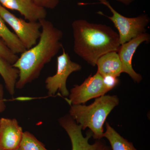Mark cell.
<instances>
[{
  "label": "cell",
  "instance_id": "cell-1",
  "mask_svg": "<svg viewBox=\"0 0 150 150\" xmlns=\"http://www.w3.org/2000/svg\"><path fill=\"white\" fill-rule=\"evenodd\" d=\"M41 35L38 43L26 50L13 66L19 71L16 88L21 89L39 77L42 69L63 48V33L46 18L39 21Z\"/></svg>",
  "mask_w": 150,
  "mask_h": 150
},
{
  "label": "cell",
  "instance_id": "cell-2",
  "mask_svg": "<svg viewBox=\"0 0 150 150\" xmlns=\"http://www.w3.org/2000/svg\"><path fill=\"white\" fill-rule=\"evenodd\" d=\"M72 28L75 54L93 67L100 56L118 52L121 46L118 33L106 25L79 19L73 22Z\"/></svg>",
  "mask_w": 150,
  "mask_h": 150
},
{
  "label": "cell",
  "instance_id": "cell-3",
  "mask_svg": "<svg viewBox=\"0 0 150 150\" xmlns=\"http://www.w3.org/2000/svg\"><path fill=\"white\" fill-rule=\"evenodd\" d=\"M117 96L103 95L96 98L92 104L71 105L69 115L82 130L89 128L96 140L103 137V125L108 116L119 104Z\"/></svg>",
  "mask_w": 150,
  "mask_h": 150
},
{
  "label": "cell",
  "instance_id": "cell-4",
  "mask_svg": "<svg viewBox=\"0 0 150 150\" xmlns=\"http://www.w3.org/2000/svg\"><path fill=\"white\" fill-rule=\"evenodd\" d=\"M100 3L106 6L112 13V16H108L99 12L98 13L106 17L113 23L118 30L120 45L144 33L146 27L149 23L150 20L146 15H142L134 18L123 16L116 11L107 0H98Z\"/></svg>",
  "mask_w": 150,
  "mask_h": 150
},
{
  "label": "cell",
  "instance_id": "cell-5",
  "mask_svg": "<svg viewBox=\"0 0 150 150\" xmlns=\"http://www.w3.org/2000/svg\"><path fill=\"white\" fill-rule=\"evenodd\" d=\"M62 49V54L57 57L56 74L46 78L45 81L48 96H54L58 92L62 96H69L70 92L67 88V79L72 73L82 69L79 64L71 60L64 48Z\"/></svg>",
  "mask_w": 150,
  "mask_h": 150
},
{
  "label": "cell",
  "instance_id": "cell-6",
  "mask_svg": "<svg viewBox=\"0 0 150 150\" xmlns=\"http://www.w3.org/2000/svg\"><path fill=\"white\" fill-rule=\"evenodd\" d=\"M0 16L13 29L15 34L27 50L37 43L41 33V25L39 21H25L17 17L1 4Z\"/></svg>",
  "mask_w": 150,
  "mask_h": 150
},
{
  "label": "cell",
  "instance_id": "cell-7",
  "mask_svg": "<svg viewBox=\"0 0 150 150\" xmlns=\"http://www.w3.org/2000/svg\"><path fill=\"white\" fill-rule=\"evenodd\" d=\"M59 124L69 137L72 145V150H111L104 141L96 140L92 144L89 140L92 136L91 131L84 137L81 128L69 115L61 117L59 120Z\"/></svg>",
  "mask_w": 150,
  "mask_h": 150
},
{
  "label": "cell",
  "instance_id": "cell-8",
  "mask_svg": "<svg viewBox=\"0 0 150 150\" xmlns=\"http://www.w3.org/2000/svg\"><path fill=\"white\" fill-rule=\"evenodd\" d=\"M109 92L103 82V76L97 71L89 76L80 85H76L70 91L67 101L71 105L84 104L90 100L105 95Z\"/></svg>",
  "mask_w": 150,
  "mask_h": 150
},
{
  "label": "cell",
  "instance_id": "cell-9",
  "mask_svg": "<svg viewBox=\"0 0 150 150\" xmlns=\"http://www.w3.org/2000/svg\"><path fill=\"white\" fill-rule=\"evenodd\" d=\"M150 39L149 34L145 32L121 44L118 49V53L122 64V73H125L129 75L135 82H140L142 80V77L133 69V56L139 46L144 42L149 43Z\"/></svg>",
  "mask_w": 150,
  "mask_h": 150
},
{
  "label": "cell",
  "instance_id": "cell-10",
  "mask_svg": "<svg viewBox=\"0 0 150 150\" xmlns=\"http://www.w3.org/2000/svg\"><path fill=\"white\" fill-rule=\"evenodd\" d=\"M23 131L16 119H0V149L14 150L19 147Z\"/></svg>",
  "mask_w": 150,
  "mask_h": 150
},
{
  "label": "cell",
  "instance_id": "cell-11",
  "mask_svg": "<svg viewBox=\"0 0 150 150\" xmlns=\"http://www.w3.org/2000/svg\"><path fill=\"white\" fill-rule=\"evenodd\" d=\"M0 4L6 8L18 11L29 22L39 21L46 18V9L37 5L32 0H0Z\"/></svg>",
  "mask_w": 150,
  "mask_h": 150
},
{
  "label": "cell",
  "instance_id": "cell-12",
  "mask_svg": "<svg viewBox=\"0 0 150 150\" xmlns=\"http://www.w3.org/2000/svg\"><path fill=\"white\" fill-rule=\"evenodd\" d=\"M96 66L97 71L103 76L110 75L118 77L122 73V64L116 51H111L100 56Z\"/></svg>",
  "mask_w": 150,
  "mask_h": 150
},
{
  "label": "cell",
  "instance_id": "cell-13",
  "mask_svg": "<svg viewBox=\"0 0 150 150\" xmlns=\"http://www.w3.org/2000/svg\"><path fill=\"white\" fill-rule=\"evenodd\" d=\"M0 75L4 80L7 90L11 96H13L15 93L16 85L18 79L19 71L1 56Z\"/></svg>",
  "mask_w": 150,
  "mask_h": 150
},
{
  "label": "cell",
  "instance_id": "cell-14",
  "mask_svg": "<svg viewBox=\"0 0 150 150\" xmlns=\"http://www.w3.org/2000/svg\"><path fill=\"white\" fill-rule=\"evenodd\" d=\"M0 38L6 46L14 54H22L27 49L15 33L7 27L5 22L0 16Z\"/></svg>",
  "mask_w": 150,
  "mask_h": 150
},
{
  "label": "cell",
  "instance_id": "cell-15",
  "mask_svg": "<svg viewBox=\"0 0 150 150\" xmlns=\"http://www.w3.org/2000/svg\"><path fill=\"white\" fill-rule=\"evenodd\" d=\"M105 128L103 137L109 142L111 150H138L132 143L121 137L108 122L105 123Z\"/></svg>",
  "mask_w": 150,
  "mask_h": 150
},
{
  "label": "cell",
  "instance_id": "cell-16",
  "mask_svg": "<svg viewBox=\"0 0 150 150\" xmlns=\"http://www.w3.org/2000/svg\"><path fill=\"white\" fill-rule=\"evenodd\" d=\"M19 147L22 150H48L43 144L28 131L23 132Z\"/></svg>",
  "mask_w": 150,
  "mask_h": 150
},
{
  "label": "cell",
  "instance_id": "cell-17",
  "mask_svg": "<svg viewBox=\"0 0 150 150\" xmlns=\"http://www.w3.org/2000/svg\"><path fill=\"white\" fill-rule=\"evenodd\" d=\"M0 56L5 59L9 63L13 65L15 64L18 57L14 54L6 46L4 42L0 40Z\"/></svg>",
  "mask_w": 150,
  "mask_h": 150
},
{
  "label": "cell",
  "instance_id": "cell-18",
  "mask_svg": "<svg viewBox=\"0 0 150 150\" xmlns=\"http://www.w3.org/2000/svg\"><path fill=\"white\" fill-rule=\"evenodd\" d=\"M119 82V79L117 77L110 75L103 76V84L105 88L109 91L112 90V89L118 85Z\"/></svg>",
  "mask_w": 150,
  "mask_h": 150
},
{
  "label": "cell",
  "instance_id": "cell-19",
  "mask_svg": "<svg viewBox=\"0 0 150 150\" xmlns=\"http://www.w3.org/2000/svg\"><path fill=\"white\" fill-rule=\"evenodd\" d=\"M37 5L43 8L54 9L57 6L59 0H32Z\"/></svg>",
  "mask_w": 150,
  "mask_h": 150
},
{
  "label": "cell",
  "instance_id": "cell-20",
  "mask_svg": "<svg viewBox=\"0 0 150 150\" xmlns=\"http://www.w3.org/2000/svg\"><path fill=\"white\" fill-rule=\"evenodd\" d=\"M6 105L4 99V87L0 83V113L5 110Z\"/></svg>",
  "mask_w": 150,
  "mask_h": 150
},
{
  "label": "cell",
  "instance_id": "cell-21",
  "mask_svg": "<svg viewBox=\"0 0 150 150\" xmlns=\"http://www.w3.org/2000/svg\"><path fill=\"white\" fill-rule=\"evenodd\" d=\"M116 1H118L120 2L123 3L124 4L128 5H129V4L132 3L134 0H116Z\"/></svg>",
  "mask_w": 150,
  "mask_h": 150
},
{
  "label": "cell",
  "instance_id": "cell-22",
  "mask_svg": "<svg viewBox=\"0 0 150 150\" xmlns=\"http://www.w3.org/2000/svg\"><path fill=\"white\" fill-rule=\"evenodd\" d=\"M14 150H22V149L19 147H18V148H17V149H16Z\"/></svg>",
  "mask_w": 150,
  "mask_h": 150
},
{
  "label": "cell",
  "instance_id": "cell-23",
  "mask_svg": "<svg viewBox=\"0 0 150 150\" xmlns=\"http://www.w3.org/2000/svg\"><path fill=\"white\" fill-rule=\"evenodd\" d=\"M0 150H1V149H0Z\"/></svg>",
  "mask_w": 150,
  "mask_h": 150
}]
</instances>
